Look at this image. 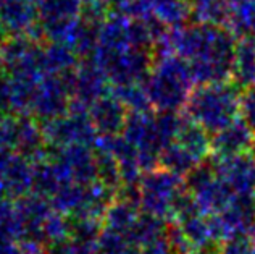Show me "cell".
Instances as JSON below:
<instances>
[{
    "label": "cell",
    "mask_w": 255,
    "mask_h": 254,
    "mask_svg": "<svg viewBox=\"0 0 255 254\" xmlns=\"http://www.w3.org/2000/svg\"><path fill=\"white\" fill-rule=\"evenodd\" d=\"M0 37H2V29H0Z\"/></svg>",
    "instance_id": "obj_1"
}]
</instances>
